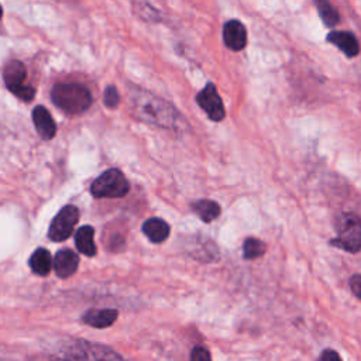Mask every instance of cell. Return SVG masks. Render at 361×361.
Instances as JSON below:
<instances>
[{"mask_svg": "<svg viewBox=\"0 0 361 361\" xmlns=\"http://www.w3.org/2000/svg\"><path fill=\"white\" fill-rule=\"evenodd\" d=\"M119 317V312L116 309H89L84 313L82 322L91 327L106 329L112 326Z\"/></svg>", "mask_w": 361, "mask_h": 361, "instance_id": "cell-12", "label": "cell"}, {"mask_svg": "<svg viewBox=\"0 0 361 361\" xmlns=\"http://www.w3.org/2000/svg\"><path fill=\"white\" fill-rule=\"evenodd\" d=\"M61 361H126L108 346L82 338H68L57 350Z\"/></svg>", "mask_w": 361, "mask_h": 361, "instance_id": "cell-2", "label": "cell"}, {"mask_svg": "<svg viewBox=\"0 0 361 361\" xmlns=\"http://www.w3.org/2000/svg\"><path fill=\"white\" fill-rule=\"evenodd\" d=\"M223 43L232 51H241L247 46V30L240 20H229L223 26Z\"/></svg>", "mask_w": 361, "mask_h": 361, "instance_id": "cell-8", "label": "cell"}, {"mask_svg": "<svg viewBox=\"0 0 361 361\" xmlns=\"http://www.w3.org/2000/svg\"><path fill=\"white\" fill-rule=\"evenodd\" d=\"M53 262H54V260H53L50 251L46 248H37L32 254L30 261H29L32 271L40 277H46L51 272Z\"/></svg>", "mask_w": 361, "mask_h": 361, "instance_id": "cell-17", "label": "cell"}, {"mask_svg": "<svg viewBox=\"0 0 361 361\" xmlns=\"http://www.w3.org/2000/svg\"><path fill=\"white\" fill-rule=\"evenodd\" d=\"M129 109L137 120L148 125L168 130L185 127V120L174 105L137 87L129 89Z\"/></svg>", "mask_w": 361, "mask_h": 361, "instance_id": "cell-1", "label": "cell"}, {"mask_svg": "<svg viewBox=\"0 0 361 361\" xmlns=\"http://www.w3.org/2000/svg\"><path fill=\"white\" fill-rule=\"evenodd\" d=\"M192 209L205 223H210V222L216 220L222 212L219 203L215 201H209V199H202V201L195 202L192 205Z\"/></svg>", "mask_w": 361, "mask_h": 361, "instance_id": "cell-18", "label": "cell"}, {"mask_svg": "<svg viewBox=\"0 0 361 361\" xmlns=\"http://www.w3.org/2000/svg\"><path fill=\"white\" fill-rule=\"evenodd\" d=\"M12 94L16 95L19 99H23V101H26V102H30V101L34 99L36 91H34V88H32V87H29V85H23V87H20V88L15 89Z\"/></svg>", "mask_w": 361, "mask_h": 361, "instance_id": "cell-23", "label": "cell"}, {"mask_svg": "<svg viewBox=\"0 0 361 361\" xmlns=\"http://www.w3.org/2000/svg\"><path fill=\"white\" fill-rule=\"evenodd\" d=\"M105 105L109 108V109H116L120 103V95L118 92V89L115 87H108L106 91H105Z\"/></svg>", "mask_w": 361, "mask_h": 361, "instance_id": "cell-22", "label": "cell"}, {"mask_svg": "<svg viewBox=\"0 0 361 361\" xmlns=\"http://www.w3.org/2000/svg\"><path fill=\"white\" fill-rule=\"evenodd\" d=\"M326 40L348 58H354L360 54V43L357 37L350 32H330Z\"/></svg>", "mask_w": 361, "mask_h": 361, "instance_id": "cell-10", "label": "cell"}, {"mask_svg": "<svg viewBox=\"0 0 361 361\" xmlns=\"http://www.w3.org/2000/svg\"><path fill=\"white\" fill-rule=\"evenodd\" d=\"M188 253L198 261L213 262L219 260V250L212 240L203 239L201 236H195L188 241Z\"/></svg>", "mask_w": 361, "mask_h": 361, "instance_id": "cell-9", "label": "cell"}, {"mask_svg": "<svg viewBox=\"0 0 361 361\" xmlns=\"http://www.w3.org/2000/svg\"><path fill=\"white\" fill-rule=\"evenodd\" d=\"M191 361H212L210 354L203 347H195L191 354Z\"/></svg>", "mask_w": 361, "mask_h": 361, "instance_id": "cell-24", "label": "cell"}, {"mask_svg": "<svg viewBox=\"0 0 361 361\" xmlns=\"http://www.w3.org/2000/svg\"><path fill=\"white\" fill-rule=\"evenodd\" d=\"M350 288L353 293L361 300V274H355L350 278Z\"/></svg>", "mask_w": 361, "mask_h": 361, "instance_id": "cell-25", "label": "cell"}, {"mask_svg": "<svg viewBox=\"0 0 361 361\" xmlns=\"http://www.w3.org/2000/svg\"><path fill=\"white\" fill-rule=\"evenodd\" d=\"M33 122H34L37 133L40 134L42 139L51 140L56 136L57 125H56L53 116L50 115V112L46 108H43V106L34 108V110H33Z\"/></svg>", "mask_w": 361, "mask_h": 361, "instance_id": "cell-13", "label": "cell"}, {"mask_svg": "<svg viewBox=\"0 0 361 361\" xmlns=\"http://www.w3.org/2000/svg\"><path fill=\"white\" fill-rule=\"evenodd\" d=\"M4 16V9H2V5H0V19H2Z\"/></svg>", "mask_w": 361, "mask_h": 361, "instance_id": "cell-27", "label": "cell"}, {"mask_svg": "<svg viewBox=\"0 0 361 361\" xmlns=\"http://www.w3.org/2000/svg\"><path fill=\"white\" fill-rule=\"evenodd\" d=\"M267 251V244L260 239L248 237L243 244V255L246 260H257Z\"/></svg>", "mask_w": 361, "mask_h": 361, "instance_id": "cell-21", "label": "cell"}, {"mask_svg": "<svg viewBox=\"0 0 361 361\" xmlns=\"http://www.w3.org/2000/svg\"><path fill=\"white\" fill-rule=\"evenodd\" d=\"M129 192L130 184L125 174L118 168H110L105 171L94 181L91 186V194L98 199H119L125 198Z\"/></svg>", "mask_w": 361, "mask_h": 361, "instance_id": "cell-5", "label": "cell"}, {"mask_svg": "<svg viewBox=\"0 0 361 361\" xmlns=\"http://www.w3.org/2000/svg\"><path fill=\"white\" fill-rule=\"evenodd\" d=\"M75 244L81 254L87 257L96 255V244H95V230L91 226H82L75 233Z\"/></svg>", "mask_w": 361, "mask_h": 361, "instance_id": "cell-16", "label": "cell"}, {"mask_svg": "<svg viewBox=\"0 0 361 361\" xmlns=\"http://www.w3.org/2000/svg\"><path fill=\"white\" fill-rule=\"evenodd\" d=\"M170 232V224L160 217H151L143 223V233L151 243L156 244L164 243L168 239Z\"/></svg>", "mask_w": 361, "mask_h": 361, "instance_id": "cell-14", "label": "cell"}, {"mask_svg": "<svg viewBox=\"0 0 361 361\" xmlns=\"http://www.w3.org/2000/svg\"><path fill=\"white\" fill-rule=\"evenodd\" d=\"M53 267L56 270L57 277H60L63 279L70 278L77 272V270L80 267V257L70 248L60 250L54 258Z\"/></svg>", "mask_w": 361, "mask_h": 361, "instance_id": "cell-11", "label": "cell"}, {"mask_svg": "<svg viewBox=\"0 0 361 361\" xmlns=\"http://www.w3.org/2000/svg\"><path fill=\"white\" fill-rule=\"evenodd\" d=\"M80 220V210L77 206L74 205H68V206H64L60 213L54 217L51 226H50V232H49V237L53 240V241H64L67 240L77 223Z\"/></svg>", "mask_w": 361, "mask_h": 361, "instance_id": "cell-6", "label": "cell"}, {"mask_svg": "<svg viewBox=\"0 0 361 361\" xmlns=\"http://www.w3.org/2000/svg\"><path fill=\"white\" fill-rule=\"evenodd\" d=\"M51 99L57 108L68 115H81L92 105V95L80 84H58L53 88Z\"/></svg>", "mask_w": 361, "mask_h": 361, "instance_id": "cell-3", "label": "cell"}, {"mask_svg": "<svg viewBox=\"0 0 361 361\" xmlns=\"http://www.w3.org/2000/svg\"><path fill=\"white\" fill-rule=\"evenodd\" d=\"M198 106L208 115L212 122H222L226 118V109L222 98L217 94L215 84H208L196 95Z\"/></svg>", "mask_w": 361, "mask_h": 361, "instance_id": "cell-7", "label": "cell"}, {"mask_svg": "<svg viewBox=\"0 0 361 361\" xmlns=\"http://www.w3.org/2000/svg\"><path fill=\"white\" fill-rule=\"evenodd\" d=\"M133 6H134V13L144 22H150V23L161 22L160 12L150 5L148 0H134Z\"/></svg>", "mask_w": 361, "mask_h": 361, "instance_id": "cell-20", "label": "cell"}, {"mask_svg": "<svg viewBox=\"0 0 361 361\" xmlns=\"http://www.w3.org/2000/svg\"><path fill=\"white\" fill-rule=\"evenodd\" d=\"M4 77H5V82H6L8 89L11 92H13L15 89L26 85L25 81L27 78V71H26V67L23 65V63L15 60V61L8 63V65L5 67Z\"/></svg>", "mask_w": 361, "mask_h": 361, "instance_id": "cell-15", "label": "cell"}, {"mask_svg": "<svg viewBox=\"0 0 361 361\" xmlns=\"http://www.w3.org/2000/svg\"><path fill=\"white\" fill-rule=\"evenodd\" d=\"M337 237L330 240L333 247L348 253L361 250V219L354 213H343L336 223Z\"/></svg>", "mask_w": 361, "mask_h": 361, "instance_id": "cell-4", "label": "cell"}, {"mask_svg": "<svg viewBox=\"0 0 361 361\" xmlns=\"http://www.w3.org/2000/svg\"><path fill=\"white\" fill-rule=\"evenodd\" d=\"M315 6L326 27H334L340 23V15L329 0H315Z\"/></svg>", "mask_w": 361, "mask_h": 361, "instance_id": "cell-19", "label": "cell"}, {"mask_svg": "<svg viewBox=\"0 0 361 361\" xmlns=\"http://www.w3.org/2000/svg\"><path fill=\"white\" fill-rule=\"evenodd\" d=\"M317 361H341V358H340V355L334 350H324L319 355Z\"/></svg>", "mask_w": 361, "mask_h": 361, "instance_id": "cell-26", "label": "cell"}]
</instances>
